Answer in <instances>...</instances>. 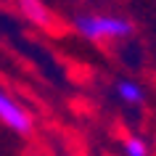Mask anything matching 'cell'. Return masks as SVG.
Listing matches in <instances>:
<instances>
[{
    "mask_svg": "<svg viewBox=\"0 0 156 156\" xmlns=\"http://www.w3.org/2000/svg\"><path fill=\"white\" fill-rule=\"evenodd\" d=\"M0 122L5 124L8 130L19 132V135H29L32 127H34L32 114H29L13 95H8L3 87H0Z\"/></svg>",
    "mask_w": 156,
    "mask_h": 156,
    "instance_id": "7a4b0ae2",
    "label": "cell"
},
{
    "mask_svg": "<svg viewBox=\"0 0 156 156\" xmlns=\"http://www.w3.org/2000/svg\"><path fill=\"white\" fill-rule=\"evenodd\" d=\"M122 148H124V156H148V143L143 138H138V135L124 138Z\"/></svg>",
    "mask_w": 156,
    "mask_h": 156,
    "instance_id": "5b68a950",
    "label": "cell"
},
{
    "mask_svg": "<svg viewBox=\"0 0 156 156\" xmlns=\"http://www.w3.org/2000/svg\"><path fill=\"white\" fill-rule=\"evenodd\" d=\"M16 8L21 11V16H24L29 24L40 27V29H53V27H56L53 11H50L42 0H16Z\"/></svg>",
    "mask_w": 156,
    "mask_h": 156,
    "instance_id": "3957f363",
    "label": "cell"
},
{
    "mask_svg": "<svg viewBox=\"0 0 156 156\" xmlns=\"http://www.w3.org/2000/svg\"><path fill=\"white\" fill-rule=\"evenodd\" d=\"M116 95H119V101L127 103V106H140L143 98H146L143 87H140L135 80H116Z\"/></svg>",
    "mask_w": 156,
    "mask_h": 156,
    "instance_id": "277c9868",
    "label": "cell"
},
{
    "mask_svg": "<svg viewBox=\"0 0 156 156\" xmlns=\"http://www.w3.org/2000/svg\"><path fill=\"white\" fill-rule=\"evenodd\" d=\"M74 29L90 42H103V40H124L135 32L132 21L111 13H77L74 16Z\"/></svg>",
    "mask_w": 156,
    "mask_h": 156,
    "instance_id": "6da1fadb",
    "label": "cell"
}]
</instances>
